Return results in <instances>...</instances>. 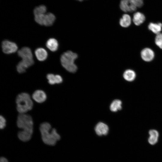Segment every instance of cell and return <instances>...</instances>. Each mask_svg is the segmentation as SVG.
I'll use <instances>...</instances> for the list:
<instances>
[{"label": "cell", "mask_w": 162, "mask_h": 162, "mask_svg": "<svg viewBox=\"0 0 162 162\" xmlns=\"http://www.w3.org/2000/svg\"><path fill=\"white\" fill-rule=\"evenodd\" d=\"M16 124L19 128L22 129L18 133L19 138L23 142L29 140L33 133V122L32 116L26 113L19 114Z\"/></svg>", "instance_id": "6da1fadb"}, {"label": "cell", "mask_w": 162, "mask_h": 162, "mask_svg": "<svg viewBox=\"0 0 162 162\" xmlns=\"http://www.w3.org/2000/svg\"><path fill=\"white\" fill-rule=\"evenodd\" d=\"M39 129L42 140L47 145H55L60 139V136L57 132L56 129L52 128L50 124L47 122L41 124Z\"/></svg>", "instance_id": "7a4b0ae2"}, {"label": "cell", "mask_w": 162, "mask_h": 162, "mask_svg": "<svg viewBox=\"0 0 162 162\" xmlns=\"http://www.w3.org/2000/svg\"><path fill=\"white\" fill-rule=\"evenodd\" d=\"M17 54L22 60L16 66L17 70L19 73H23L27 68L34 64L32 53L29 47H24L18 51Z\"/></svg>", "instance_id": "3957f363"}, {"label": "cell", "mask_w": 162, "mask_h": 162, "mask_svg": "<svg viewBox=\"0 0 162 162\" xmlns=\"http://www.w3.org/2000/svg\"><path fill=\"white\" fill-rule=\"evenodd\" d=\"M16 102L17 110L19 114L26 113L32 109L33 106V102L30 95L25 92L18 94Z\"/></svg>", "instance_id": "277c9868"}, {"label": "cell", "mask_w": 162, "mask_h": 162, "mask_svg": "<svg viewBox=\"0 0 162 162\" xmlns=\"http://www.w3.org/2000/svg\"><path fill=\"white\" fill-rule=\"evenodd\" d=\"M77 57L76 53L70 51H68L61 55L60 58L61 64L67 70L71 73H74L77 68L74 63Z\"/></svg>", "instance_id": "5b68a950"}, {"label": "cell", "mask_w": 162, "mask_h": 162, "mask_svg": "<svg viewBox=\"0 0 162 162\" xmlns=\"http://www.w3.org/2000/svg\"><path fill=\"white\" fill-rule=\"evenodd\" d=\"M2 47L3 52L6 54L14 53L18 49L16 43L8 40L2 42Z\"/></svg>", "instance_id": "8992f818"}, {"label": "cell", "mask_w": 162, "mask_h": 162, "mask_svg": "<svg viewBox=\"0 0 162 162\" xmlns=\"http://www.w3.org/2000/svg\"><path fill=\"white\" fill-rule=\"evenodd\" d=\"M120 7L122 10L125 12H132L137 9V8L132 4L130 0H121Z\"/></svg>", "instance_id": "52a82bcc"}, {"label": "cell", "mask_w": 162, "mask_h": 162, "mask_svg": "<svg viewBox=\"0 0 162 162\" xmlns=\"http://www.w3.org/2000/svg\"><path fill=\"white\" fill-rule=\"evenodd\" d=\"M140 55L142 58L146 62L151 61L154 57V52L149 48H146L142 49Z\"/></svg>", "instance_id": "ba28073f"}, {"label": "cell", "mask_w": 162, "mask_h": 162, "mask_svg": "<svg viewBox=\"0 0 162 162\" xmlns=\"http://www.w3.org/2000/svg\"><path fill=\"white\" fill-rule=\"evenodd\" d=\"M32 97L33 100L36 102L41 103L46 100L47 96L46 93L43 91L37 90L34 92Z\"/></svg>", "instance_id": "9c48e42d"}, {"label": "cell", "mask_w": 162, "mask_h": 162, "mask_svg": "<svg viewBox=\"0 0 162 162\" xmlns=\"http://www.w3.org/2000/svg\"><path fill=\"white\" fill-rule=\"evenodd\" d=\"M95 131L96 134L98 136L106 135L108 133L109 128L105 124L102 122H99L95 126Z\"/></svg>", "instance_id": "30bf717a"}, {"label": "cell", "mask_w": 162, "mask_h": 162, "mask_svg": "<svg viewBox=\"0 0 162 162\" xmlns=\"http://www.w3.org/2000/svg\"><path fill=\"white\" fill-rule=\"evenodd\" d=\"M56 20L55 15L50 12L45 14L43 20V25L50 26L53 25Z\"/></svg>", "instance_id": "8fae6325"}, {"label": "cell", "mask_w": 162, "mask_h": 162, "mask_svg": "<svg viewBox=\"0 0 162 162\" xmlns=\"http://www.w3.org/2000/svg\"><path fill=\"white\" fill-rule=\"evenodd\" d=\"M35 54L37 59L40 61L45 60L48 56V53L46 50L42 48L37 49L35 51Z\"/></svg>", "instance_id": "7c38bea8"}, {"label": "cell", "mask_w": 162, "mask_h": 162, "mask_svg": "<svg viewBox=\"0 0 162 162\" xmlns=\"http://www.w3.org/2000/svg\"><path fill=\"white\" fill-rule=\"evenodd\" d=\"M145 18V16L142 13L136 12L134 14L133 21L136 25L140 26L144 22Z\"/></svg>", "instance_id": "4fadbf2b"}, {"label": "cell", "mask_w": 162, "mask_h": 162, "mask_svg": "<svg viewBox=\"0 0 162 162\" xmlns=\"http://www.w3.org/2000/svg\"><path fill=\"white\" fill-rule=\"evenodd\" d=\"M46 47L52 52H55L58 49V44L57 40L54 38L49 39L46 43Z\"/></svg>", "instance_id": "5bb4252c"}, {"label": "cell", "mask_w": 162, "mask_h": 162, "mask_svg": "<svg viewBox=\"0 0 162 162\" xmlns=\"http://www.w3.org/2000/svg\"><path fill=\"white\" fill-rule=\"evenodd\" d=\"M149 30L153 33L157 34L160 32L162 29V23L161 22H150L148 26Z\"/></svg>", "instance_id": "9a60e30c"}, {"label": "cell", "mask_w": 162, "mask_h": 162, "mask_svg": "<svg viewBox=\"0 0 162 162\" xmlns=\"http://www.w3.org/2000/svg\"><path fill=\"white\" fill-rule=\"evenodd\" d=\"M131 22V19L130 16L127 14L123 15L119 20V24L122 27L127 28L129 27Z\"/></svg>", "instance_id": "2e32d148"}, {"label": "cell", "mask_w": 162, "mask_h": 162, "mask_svg": "<svg viewBox=\"0 0 162 162\" xmlns=\"http://www.w3.org/2000/svg\"><path fill=\"white\" fill-rule=\"evenodd\" d=\"M124 79L128 81H133L136 76V74L133 70L131 69H127L125 70L123 74Z\"/></svg>", "instance_id": "e0dca14e"}, {"label": "cell", "mask_w": 162, "mask_h": 162, "mask_svg": "<svg viewBox=\"0 0 162 162\" xmlns=\"http://www.w3.org/2000/svg\"><path fill=\"white\" fill-rule=\"evenodd\" d=\"M122 103L119 100H115L111 103L110 109V110L114 112H116L121 109Z\"/></svg>", "instance_id": "ac0fdd59"}, {"label": "cell", "mask_w": 162, "mask_h": 162, "mask_svg": "<svg viewBox=\"0 0 162 162\" xmlns=\"http://www.w3.org/2000/svg\"><path fill=\"white\" fill-rule=\"evenodd\" d=\"M47 10L46 6L42 4L35 7L33 10L34 16L45 14Z\"/></svg>", "instance_id": "d6986e66"}, {"label": "cell", "mask_w": 162, "mask_h": 162, "mask_svg": "<svg viewBox=\"0 0 162 162\" xmlns=\"http://www.w3.org/2000/svg\"><path fill=\"white\" fill-rule=\"evenodd\" d=\"M155 43L156 45L160 48L162 49V33H160L157 34L155 38Z\"/></svg>", "instance_id": "ffe728a7"}, {"label": "cell", "mask_w": 162, "mask_h": 162, "mask_svg": "<svg viewBox=\"0 0 162 162\" xmlns=\"http://www.w3.org/2000/svg\"><path fill=\"white\" fill-rule=\"evenodd\" d=\"M46 78L50 84L52 85L56 84V75L52 74H49L46 75Z\"/></svg>", "instance_id": "44dd1931"}, {"label": "cell", "mask_w": 162, "mask_h": 162, "mask_svg": "<svg viewBox=\"0 0 162 162\" xmlns=\"http://www.w3.org/2000/svg\"><path fill=\"white\" fill-rule=\"evenodd\" d=\"M132 4L137 8L142 6L143 4V0H130Z\"/></svg>", "instance_id": "7402d4cb"}, {"label": "cell", "mask_w": 162, "mask_h": 162, "mask_svg": "<svg viewBox=\"0 0 162 162\" xmlns=\"http://www.w3.org/2000/svg\"><path fill=\"white\" fill-rule=\"evenodd\" d=\"M6 125V120L5 118L2 116H0V128L4 129Z\"/></svg>", "instance_id": "603a6c76"}, {"label": "cell", "mask_w": 162, "mask_h": 162, "mask_svg": "<svg viewBox=\"0 0 162 162\" xmlns=\"http://www.w3.org/2000/svg\"><path fill=\"white\" fill-rule=\"evenodd\" d=\"M149 134L150 136L155 137L158 138V133L157 131L155 130H150L149 132Z\"/></svg>", "instance_id": "cb8c5ba5"}, {"label": "cell", "mask_w": 162, "mask_h": 162, "mask_svg": "<svg viewBox=\"0 0 162 162\" xmlns=\"http://www.w3.org/2000/svg\"><path fill=\"white\" fill-rule=\"evenodd\" d=\"M157 140V137L150 136L148 139V141L150 143L153 144L156 143Z\"/></svg>", "instance_id": "d4e9b609"}, {"label": "cell", "mask_w": 162, "mask_h": 162, "mask_svg": "<svg viewBox=\"0 0 162 162\" xmlns=\"http://www.w3.org/2000/svg\"><path fill=\"white\" fill-rule=\"evenodd\" d=\"M0 162H8V161L6 158L2 157L0 159Z\"/></svg>", "instance_id": "484cf974"}, {"label": "cell", "mask_w": 162, "mask_h": 162, "mask_svg": "<svg viewBox=\"0 0 162 162\" xmlns=\"http://www.w3.org/2000/svg\"><path fill=\"white\" fill-rule=\"evenodd\" d=\"M78 0V1H82L83 0Z\"/></svg>", "instance_id": "4316f807"}]
</instances>
